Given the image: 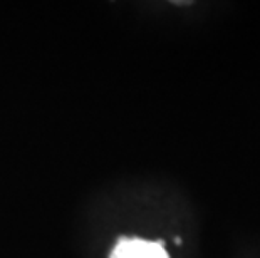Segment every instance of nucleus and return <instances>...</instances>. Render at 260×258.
<instances>
[{
    "instance_id": "nucleus-1",
    "label": "nucleus",
    "mask_w": 260,
    "mask_h": 258,
    "mask_svg": "<svg viewBox=\"0 0 260 258\" xmlns=\"http://www.w3.org/2000/svg\"><path fill=\"white\" fill-rule=\"evenodd\" d=\"M109 258H170V255L161 241L119 238Z\"/></svg>"
}]
</instances>
